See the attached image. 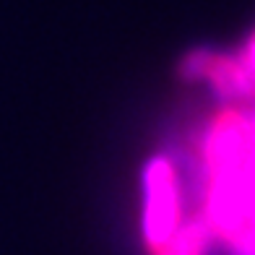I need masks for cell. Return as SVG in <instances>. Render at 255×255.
I'll return each mask as SVG.
<instances>
[{
    "mask_svg": "<svg viewBox=\"0 0 255 255\" xmlns=\"http://www.w3.org/2000/svg\"><path fill=\"white\" fill-rule=\"evenodd\" d=\"M206 248V229L201 224L180 227L167 245H161L156 255H203Z\"/></svg>",
    "mask_w": 255,
    "mask_h": 255,
    "instance_id": "cell-2",
    "label": "cell"
},
{
    "mask_svg": "<svg viewBox=\"0 0 255 255\" xmlns=\"http://www.w3.org/2000/svg\"><path fill=\"white\" fill-rule=\"evenodd\" d=\"M146 240L154 253L167 245L180 229V190L175 167L167 159H154L146 169Z\"/></svg>",
    "mask_w": 255,
    "mask_h": 255,
    "instance_id": "cell-1",
    "label": "cell"
}]
</instances>
